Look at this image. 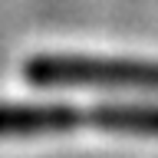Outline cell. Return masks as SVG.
Masks as SVG:
<instances>
[{"mask_svg": "<svg viewBox=\"0 0 158 158\" xmlns=\"http://www.w3.org/2000/svg\"><path fill=\"white\" fill-rule=\"evenodd\" d=\"M79 125H92L99 132L118 135H148L158 138V106H20L0 102V138H33V135H59Z\"/></svg>", "mask_w": 158, "mask_h": 158, "instance_id": "6da1fadb", "label": "cell"}, {"mask_svg": "<svg viewBox=\"0 0 158 158\" xmlns=\"http://www.w3.org/2000/svg\"><path fill=\"white\" fill-rule=\"evenodd\" d=\"M23 76L33 86H82V89L158 92V63H145V59L33 56L23 66Z\"/></svg>", "mask_w": 158, "mask_h": 158, "instance_id": "7a4b0ae2", "label": "cell"}]
</instances>
